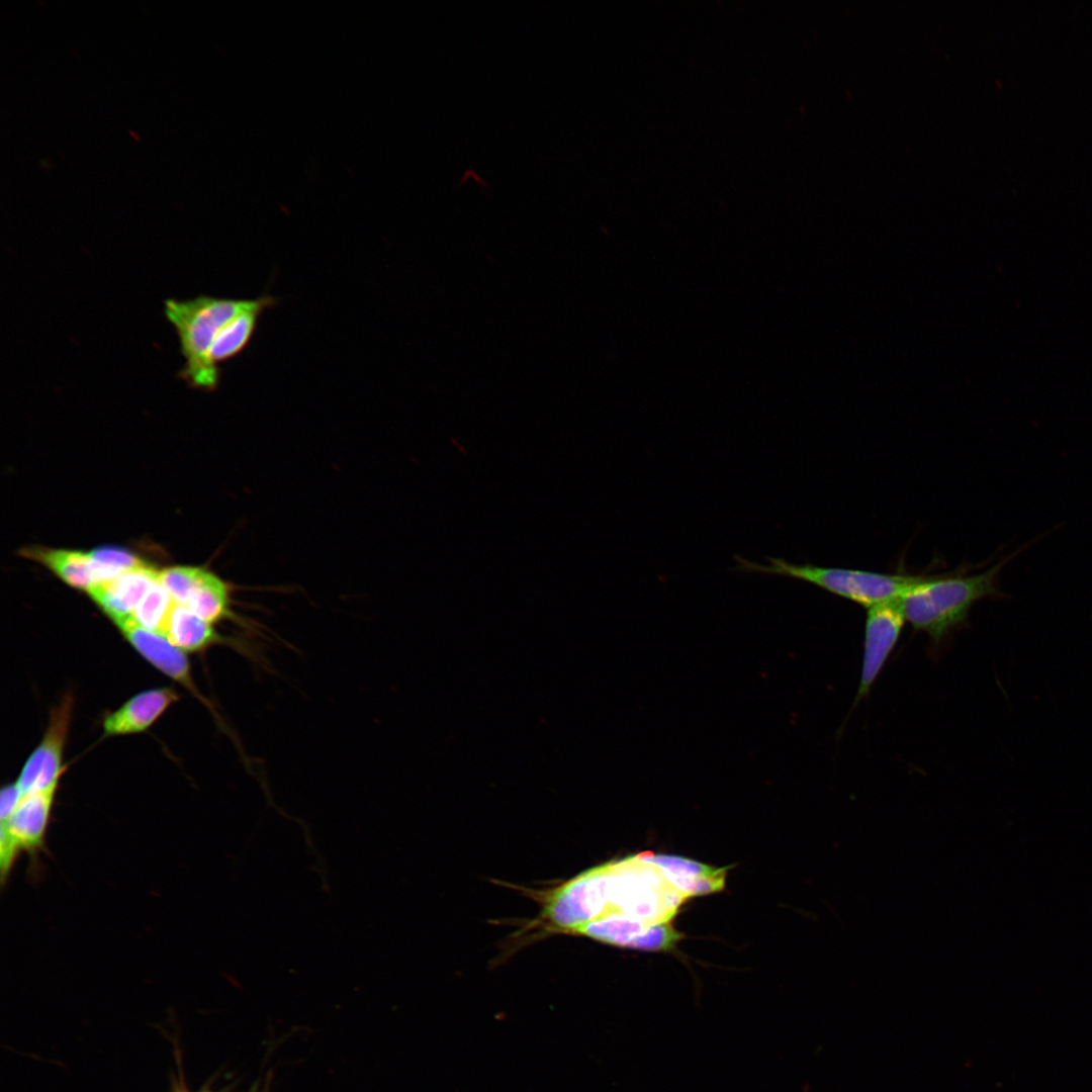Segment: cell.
I'll list each match as a JSON object with an SVG mask.
<instances>
[{"label": "cell", "instance_id": "cell-2", "mask_svg": "<svg viewBox=\"0 0 1092 1092\" xmlns=\"http://www.w3.org/2000/svg\"><path fill=\"white\" fill-rule=\"evenodd\" d=\"M1053 531L1025 542L983 572L967 574L977 567H963L960 571L928 574L899 599L906 621L940 642L967 622L978 601L1005 598L999 585L1003 567Z\"/></svg>", "mask_w": 1092, "mask_h": 1092}, {"label": "cell", "instance_id": "cell-12", "mask_svg": "<svg viewBox=\"0 0 1092 1092\" xmlns=\"http://www.w3.org/2000/svg\"><path fill=\"white\" fill-rule=\"evenodd\" d=\"M164 636L171 644L183 651H201L217 644H228L241 649L244 654L251 655L249 647L236 639H228L219 635L212 624L194 615L184 606L175 604L166 628Z\"/></svg>", "mask_w": 1092, "mask_h": 1092}, {"label": "cell", "instance_id": "cell-20", "mask_svg": "<svg viewBox=\"0 0 1092 1092\" xmlns=\"http://www.w3.org/2000/svg\"><path fill=\"white\" fill-rule=\"evenodd\" d=\"M22 794L16 783L4 786L0 793V821L7 820L16 809Z\"/></svg>", "mask_w": 1092, "mask_h": 1092}, {"label": "cell", "instance_id": "cell-15", "mask_svg": "<svg viewBox=\"0 0 1092 1092\" xmlns=\"http://www.w3.org/2000/svg\"><path fill=\"white\" fill-rule=\"evenodd\" d=\"M175 602L157 581L148 590L130 617L140 626L164 635Z\"/></svg>", "mask_w": 1092, "mask_h": 1092}, {"label": "cell", "instance_id": "cell-9", "mask_svg": "<svg viewBox=\"0 0 1092 1092\" xmlns=\"http://www.w3.org/2000/svg\"><path fill=\"white\" fill-rule=\"evenodd\" d=\"M159 571L145 566L125 571L114 579L96 584L87 592L115 623L129 617L148 590L158 581Z\"/></svg>", "mask_w": 1092, "mask_h": 1092}, {"label": "cell", "instance_id": "cell-17", "mask_svg": "<svg viewBox=\"0 0 1092 1092\" xmlns=\"http://www.w3.org/2000/svg\"><path fill=\"white\" fill-rule=\"evenodd\" d=\"M203 568L170 567L159 571L158 582L176 604L184 606L196 585Z\"/></svg>", "mask_w": 1092, "mask_h": 1092}, {"label": "cell", "instance_id": "cell-16", "mask_svg": "<svg viewBox=\"0 0 1092 1092\" xmlns=\"http://www.w3.org/2000/svg\"><path fill=\"white\" fill-rule=\"evenodd\" d=\"M637 856L643 861L653 863L664 872L678 877H716L726 874L728 870L727 867L715 868L690 858L668 854H654L650 851L638 853Z\"/></svg>", "mask_w": 1092, "mask_h": 1092}, {"label": "cell", "instance_id": "cell-19", "mask_svg": "<svg viewBox=\"0 0 1092 1092\" xmlns=\"http://www.w3.org/2000/svg\"><path fill=\"white\" fill-rule=\"evenodd\" d=\"M89 555L94 561L118 575L128 570L148 566L145 561L132 553L116 547H100L89 552Z\"/></svg>", "mask_w": 1092, "mask_h": 1092}, {"label": "cell", "instance_id": "cell-14", "mask_svg": "<svg viewBox=\"0 0 1092 1092\" xmlns=\"http://www.w3.org/2000/svg\"><path fill=\"white\" fill-rule=\"evenodd\" d=\"M30 556L74 587L88 590L97 584L94 562L89 553L39 548L30 550Z\"/></svg>", "mask_w": 1092, "mask_h": 1092}, {"label": "cell", "instance_id": "cell-7", "mask_svg": "<svg viewBox=\"0 0 1092 1092\" xmlns=\"http://www.w3.org/2000/svg\"><path fill=\"white\" fill-rule=\"evenodd\" d=\"M114 624L143 657L204 702L194 687L190 664L183 650L171 644L164 635L140 626L130 616Z\"/></svg>", "mask_w": 1092, "mask_h": 1092}, {"label": "cell", "instance_id": "cell-10", "mask_svg": "<svg viewBox=\"0 0 1092 1092\" xmlns=\"http://www.w3.org/2000/svg\"><path fill=\"white\" fill-rule=\"evenodd\" d=\"M177 700L178 694L169 688L142 692L105 717L104 734L117 736L145 731Z\"/></svg>", "mask_w": 1092, "mask_h": 1092}, {"label": "cell", "instance_id": "cell-4", "mask_svg": "<svg viewBox=\"0 0 1092 1092\" xmlns=\"http://www.w3.org/2000/svg\"><path fill=\"white\" fill-rule=\"evenodd\" d=\"M737 571L800 579L864 608L900 599L928 573H883L863 569L795 564L780 557H766L760 564L735 556Z\"/></svg>", "mask_w": 1092, "mask_h": 1092}, {"label": "cell", "instance_id": "cell-11", "mask_svg": "<svg viewBox=\"0 0 1092 1092\" xmlns=\"http://www.w3.org/2000/svg\"><path fill=\"white\" fill-rule=\"evenodd\" d=\"M276 298L262 295L252 299L250 304L231 318L217 333L210 351V364L219 369V365L238 356L249 345L265 309L276 304Z\"/></svg>", "mask_w": 1092, "mask_h": 1092}, {"label": "cell", "instance_id": "cell-18", "mask_svg": "<svg viewBox=\"0 0 1092 1092\" xmlns=\"http://www.w3.org/2000/svg\"><path fill=\"white\" fill-rule=\"evenodd\" d=\"M681 934L669 922L650 926L643 934L635 938L628 947L643 950H667L679 939Z\"/></svg>", "mask_w": 1092, "mask_h": 1092}, {"label": "cell", "instance_id": "cell-6", "mask_svg": "<svg viewBox=\"0 0 1092 1092\" xmlns=\"http://www.w3.org/2000/svg\"><path fill=\"white\" fill-rule=\"evenodd\" d=\"M72 706V699L66 697L52 712L43 738L28 757L16 782L22 796L59 785L64 771L62 759Z\"/></svg>", "mask_w": 1092, "mask_h": 1092}, {"label": "cell", "instance_id": "cell-5", "mask_svg": "<svg viewBox=\"0 0 1092 1092\" xmlns=\"http://www.w3.org/2000/svg\"><path fill=\"white\" fill-rule=\"evenodd\" d=\"M905 622L899 599L867 609L863 656L855 703L868 695L895 648Z\"/></svg>", "mask_w": 1092, "mask_h": 1092}, {"label": "cell", "instance_id": "cell-1", "mask_svg": "<svg viewBox=\"0 0 1092 1092\" xmlns=\"http://www.w3.org/2000/svg\"><path fill=\"white\" fill-rule=\"evenodd\" d=\"M687 899L657 866L637 854L589 869L555 889L546 900L550 927L579 934L587 925L627 916L649 925L666 923Z\"/></svg>", "mask_w": 1092, "mask_h": 1092}, {"label": "cell", "instance_id": "cell-3", "mask_svg": "<svg viewBox=\"0 0 1092 1092\" xmlns=\"http://www.w3.org/2000/svg\"><path fill=\"white\" fill-rule=\"evenodd\" d=\"M251 300L199 295L164 301L165 316L175 329L184 358L178 373L181 379L194 388L213 390L217 387L220 369L209 362L211 345L219 330Z\"/></svg>", "mask_w": 1092, "mask_h": 1092}, {"label": "cell", "instance_id": "cell-8", "mask_svg": "<svg viewBox=\"0 0 1092 1092\" xmlns=\"http://www.w3.org/2000/svg\"><path fill=\"white\" fill-rule=\"evenodd\" d=\"M58 785L22 796L11 816L0 821L20 850L42 848Z\"/></svg>", "mask_w": 1092, "mask_h": 1092}, {"label": "cell", "instance_id": "cell-13", "mask_svg": "<svg viewBox=\"0 0 1092 1092\" xmlns=\"http://www.w3.org/2000/svg\"><path fill=\"white\" fill-rule=\"evenodd\" d=\"M184 607L210 624L233 618L239 620L244 627L252 629L251 624L245 623L242 618L232 612L231 590L228 583L206 569L202 570Z\"/></svg>", "mask_w": 1092, "mask_h": 1092}]
</instances>
